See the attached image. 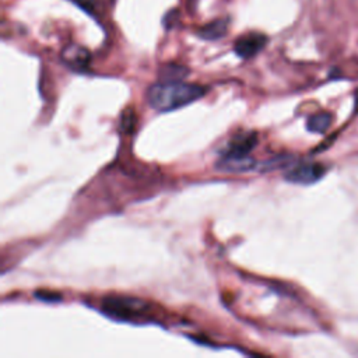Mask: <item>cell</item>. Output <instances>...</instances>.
Wrapping results in <instances>:
<instances>
[{"label":"cell","mask_w":358,"mask_h":358,"mask_svg":"<svg viewBox=\"0 0 358 358\" xmlns=\"http://www.w3.org/2000/svg\"><path fill=\"white\" fill-rule=\"evenodd\" d=\"M207 90L183 81H159L147 90V102L157 112H171L201 98Z\"/></svg>","instance_id":"6da1fadb"},{"label":"cell","mask_w":358,"mask_h":358,"mask_svg":"<svg viewBox=\"0 0 358 358\" xmlns=\"http://www.w3.org/2000/svg\"><path fill=\"white\" fill-rule=\"evenodd\" d=\"M101 308L105 315L124 322H137L150 312L145 301L129 295H108L102 299Z\"/></svg>","instance_id":"7a4b0ae2"},{"label":"cell","mask_w":358,"mask_h":358,"mask_svg":"<svg viewBox=\"0 0 358 358\" xmlns=\"http://www.w3.org/2000/svg\"><path fill=\"white\" fill-rule=\"evenodd\" d=\"M324 173L323 165L317 162H301L288 169L285 179L298 185H310L319 180Z\"/></svg>","instance_id":"3957f363"},{"label":"cell","mask_w":358,"mask_h":358,"mask_svg":"<svg viewBox=\"0 0 358 358\" xmlns=\"http://www.w3.org/2000/svg\"><path fill=\"white\" fill-rule=\"evenodd\" d=\"M267 43V36L260 32H248L241 35L234 43V52L242 59L256 56Z\"/></svg>","instance_id":"277c9868"},{"label":"cell","mask_w":358,"mask_h":358,"mask_svg":"<svg viewBox=\"0 0 358 358\" xmlns=\"http://www.w3.org/2000/svg\"><path fill=\"white\" fill-rule=\"evenodd\" d=\"M257 144V134L255 131H245L235 134L222 150L221 157H246Z\"/></svg>","instance_id":"5b68a950"},{"label":"cell","mask_w":358,"mask_h":358,"mask_svg":"<svg viewBox=\"0 0 358 358\" xmlns=\"http://www.w3.org/2000/svg\"><path fill=\"white\" fill-rule=\"evenodd\" d=\"M215 166L218 171L239 173V172L257 169L259 164L249 155H246V157H221L218 159V162L215 164Z\"/></svg>","instance_id":"8992f818"},{"label":"cell","mask_w":358,"mask_h":358,"mask_svg":"<svg viewBox=\"0 0 358 358\" xmlns=\"http://www.w3.org/2000/svg\"><path fill=\"white\" fill-rule=\"evenodd\" d=\"M62 59L63 62L74 69V70H85L90 64V59H91V55L90 52L83 48V46H78V45H70L67 48H64V50L62 52Z\"/></svg>","instance_id":"52a82bcc"},{"label":"cell","mask_w":358,"mask_h":358,"mask_svg":"<svg viewBox=\"0 0 358 358\" xmlns=\"http://www.w3.org/2000/svg\"><path fill=\"white\" fill-rule=\"evenodd\" d=\"M227 27H228V21L227 20H215L207 25H204L200 31L199 35L204 39L208 41H215L220 39L221 36L225 35L227 32Z\"/></svg>","instance_id":"ba28073f"},{"label":"cell","mask_w":358,"mask_h":358,"mask_svg":"<svg viewBox=\"0 0 358 358\" xmlns=\"http://www.w3.org/2000/svg\"><path fill=\"white\" fill-rule=\"evenodd\" d=\"M189 74V70L180 64H165L159 69L161 81H182Z\"/></svg>","instance_id":"9c48e42d"},{"label":"cell","mask_w":358,"mask_h":358,"mask_svg":"<svg viewBox=\"0 0 358 358\" xmlns=\"http://www.w3.org/2000/svg\"><path fill=\"white\" fill-rule=\"evenodd\" d=\"M330 123H331V116L329 113H326V112H322V113L312 115L308 119L306 127L312 133H324L329 129Z\"/></svg>","instance_id":"30bf717a"},{"label":"cell","mask_w":358,"mask_h":358,"mask_svg":"<svg viewBox=\"0 0 358 358\" xmlns=\"http://www.w3.org/2000/svg\"><path fill=\"white\" fill-rule=\"evenodd\" d=\"M136 127V113L131 108H127L123 110L120 116V129L124 133H131Z\"/></svg>","instance_id":"8fae6325"},{"label":"cell","mask_w":358,"mask_h":358,"mask_svg":"<svg viewBox=\"0 0 358 358\" xmlns=\"http://www.w3.org/2000/svg\"><path fill=\"white\" fill-rule=\"evenodd\" d=\"M76 4H78L81 8H84L85 11L94 14L96 11V8L99 7L98 3L99 0H73Z\"/></svg>","instance_id":"7c38bea8"},{"label":"cell","mask_w":358,"mask_h":358,"mask_svg":"<svg viewBox=\"0 0 358 358\" xmlns=\"http://www.w3.org/2000/svg\"><path fill=\"white\" fill-rule=\"evenodd\" d=\"M35 296L43 302H57L62 299V296L56 292H50V291H39L35 294Z\"/></svg>","instance_id":"4fadbf2b"}]
</instances>
